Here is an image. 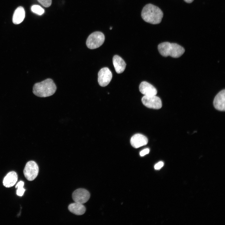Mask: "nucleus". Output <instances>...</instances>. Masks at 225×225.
<instances>
[{
  "label": "nucleus",
  "instance_id": "obj_6",
  "mask_svg": "<svg viewBox=\"0 0 225 225\" xmlns=\"http://www.w3.org/2000/svg\"><path fill=\"white\" fill-rule=\"evenodd\" d=\"M142 101L145 106L151 108L159 109L162 106L160 98L156 95H144L142 98Z\"/></svg>",
  "mask_w": 225,
  "mask_h": 225
},
{
  "label": "nucleus",
  "instance_id": "obj_15",
  "mask_svg": "<svg viewBox=\"0 0 225 225\" xmlns=\"http://www.w3.org/2000/svg\"><path fill=\"white\" fill-rule=\"evenodd\" d=\"M25 17V12L24 8L21 6L19 7L15 10L12 17L13 22L15 24H19L23 20Z\"/></svg>",
  "mask_w": 225,
  "mask_h": 225
},
{
  "label": "nucleus",
  "instance_id": "obj_1",
  "mask_svg": "<svg viewBox=\"0 0 225 225\" xmlns=\"http://www.w3.org/2000/svg\"><path fill=\"white\" fill-rule=\"evenodd\" d=\"M163 16L162 10L158 7L150 3L146 5L141 12L143 19L147 22L153 24L159 23Z\"/></svg>",
  "mask_w": 225,
  "mask_h": 225
},
{
  "label": "nucleus",
  "instance_id": "obj_17",
  "mask_svg": "<svg viewBox=\"0 0 225 225\" xmlns=\"http://www.w3.org/2000/svg\"><path fill=\"white\" fill-rule=\"evenodd\" d=\"M31 9L33 12L40 15L42 14L44 12V9L38 5H33Z\"/></svg>",
  "mask_w": 225,
  "mask_h": 225
},
{
  "label": "nucleus",
  "instance_id": "obj_4",
  "mask_svg": "<svg viewBox=\"0 0 225 225\" xmlns=\"http://www.w3.org/2000/svg\"><path fill=\"white\" fill-rule=\"evenodd\" d=\"M104 40L105 36L102 32L99 31L95 32L88 37L86 41V45L89 49H96L101 46Z\"/></svg>",
  "mask_w": 225,
  "mask_h": 225
},
{
  "label": "nucleus",
  "instance_id": "obj_9",
  "mask_svg": "<svg viewBox=\"0 0 225 225\" xmlns=\"http://www.w3.org/2000/svg\"><path fill=\"white\" fill-rule=\"evenodd\" d=\"M225 90L219 92L215 97L213 102V105L217 110L220 111L225 110Z\"/></svg>",
  "mask_w": 225,
  "mask_h": 225
},
{
  "label": "nucleus",
  "instance_id": "obj_2",
  "mask_svg": "<svg viewBox=\"0 0 225 225\" xmlns=\"http://www.w3.org/2000/svg\"><path fill=\"white\" fill-rule=\"evenodd\" d=\"M56 89V86L53 80L48 78L35 83L33 88V92L38 97H46L53 94Z\"/></svg>",
  "mask_w": 225,
  "mask_h": 225
},
{
  "label": "nucleus",
  "instance_id": "obj_11",
  "mask_svg": "<svg viewBox=\"0 0 225 225\" xmlns=\"http://www.w3.org/2000/svg\"><path fill=\"white\" fill-rule=\"evenodd\" d=\"M148 142V139L144 135L139 133L134 135L130 140L131 145L135 148L145 145Z\"/></svg>",
  "mask_w": 225,
  "mask_h": 225
},
{
  "label": "nucleus",
  "instance_id": "obj_12",
  "mask_svg": "<svg viewBox=\"0 0 225 225\" xmlns=\"http://www.w3.org/2000/svg\"><path fill=\"white\" fill-rule=\"evenodd\" d=\"M18 179L17 173L13 171L8 172L4 177L3 183V185L7 188H10L13 186Z\"/></svg>",
  "mask_w": 225,
  "mask_h": 225
},
{
  "label": "nucleus",
  "instance_id": "obj_7",
  "mask_svg": "<svg viewBox=\"0 0 225 225\" xmlns=\"http://www.w3.org/2000/svg\"><path fill=\"white\" fill-rule=\"evenodd\" d=\"M112 74L109 69L107 67L101 68L98 73V82L102 87L107 86L111 81Z\"/></svg>",
  "mask_w": 225,
  "mask_h": 225
},
{
  "label": "nucleus",
  "instance_id": "obj_16",
  "mask_svg": "<svg viewBox=\"0 0 225 225\" xmlns=\"http://www.w3.org/2000/svg\"><path fill=\"white\" fill-rule=\"evenodd\" d=\"M24 184V183L23 181H20L16 186V188H18L17 191V194L19 196H22L25 190L23 188Z\"/></svg>",
  "mask_w": 225,
  "mask_h": 225
},
{
  "label": "nucleus",
  "instance_id": "obj_3",
  "mask_svg": "<svg viewBox=\"0 0 225 225\" xmlns=\"http://www.w3.org/2000/svg\"><path fill=\"white\" fill-rule=\"evenodd\" d=\"M160 53L163 56H170L174 58H178L182 55L185 52L184 49L176 43L165 42L158 46Z\"/></svg>",
  "mask_w": 225,
  "mask_h": 225
},
{
  "label": "nucleus",
  "instance_id": "obj_10",
  "mask_svg": "<svg viewBox=\"0 0 225 225\" xmlns=\"http://www.w3.org/2000/svg\"><path fill=\"white\" fill-rule=\"evenodd\" d=\"M140 92L145 96L156 95L157 93L156 88L152 84L146 82H142L139 86Z\"/></svg>",
  "mask_w": 225,
  "mask_h": 225
},
{
  "label": "nucleus",
  "instance_id": "obj_8",
  "mask_svg": "<svg viewBox=\"0 0 225 225\" xmlns=\"http://www.w3.org/2000/svg\"><path fill=\"white\" fill-rule=\"evenodd\" d=\"M90 198V194L87 190L78 188L75 190L72 194V198L75 202L83 204L86 202Z\"/></svg>",
  "mask_w": 225,
  "mask_h": 225
},
{
  "label": "nucleus",
  "instance_id": "obj_5",
  "mask_svg": "<svg viewBox=\"0 0 225 225\" xmlns=\"http://www.w3.org/2000/svg\"><path fill=\"white\" fill-rule=\"evenodd\" d=\"M39 168L37 163L34 161H30L27 163L23 170V173L28 180L32 181L37 176Z\"/></svg>",
  "mask_w": 225,
  "mask_h": 225
},
{
  "label": "nucleus",
  "instance_id": "obj_21",
  "mask_svg": "<svg viewBox=\"0 0 225 225\" xmlns=\"http://www.w3.org/2000/svg\"><path fill=\"white\" fill-rule=\"evenodd\" d=\"M194 0H184V1L188 3H190L192 2Z\"/></svg>",
  "mask_w": 225,
  "mask_h": 225
},
{
  "label": "nucleus",
  "instance_id": "obj_13",
  "mask_svg": "<svg viewBox=\"0 0 225 225\" xmlns=\"http://www.w3.org/2000/svg\"><path fill=\"white\" fill-rule=\"evenodd\" d=\"M113 63L117 73H121L124 70L126 64L123 60L118 55H114L112 59Z\"/></svg>",
  "mask_w": 225,
  "mask_h": 225
},
{
  "label": "nucleus",
  "instance_id": "obj_19",
  "mask_svg": "<svg viewBox=\"0 0 225 225\" xmlns=\"http://www.w3.org/2000/svg\"><path fill=\"white\" fill-rule=\"evenodd\" d=\"M149 152V149L148 148H147L141 151L140 152V155L141 156H143L148 154Z\"/></svg>",
  "mask_w": 225,
  "mask_h": 225
},
{
  "label": "nucleus",
  "instance_id": "obj_20",
  "mask_svg": "<svg viewBox=\"0 0 225 225\" xmlns=\"http://www.w3.org/2000/svg\"><path fill=\"white\" fill-rule=\"evenodd\" d=\"M163 162H159L154 166V168L158 170L161 168L163 166Z\"/></svg>",
  "mask_w": 225,
  "mask_h": 225
},
{
  "label": "nucleus",
  "instance_id": "obj_14",
  "mask_svg": "<svg viewBox=\"0 0 225 225\" xmlns=\"http://www.w3.org/2000/svg\"><path fill=\"white\" fill-rule=\"evenodd\" d=\"M68 209L72 213L78 215L84 214L86 210L85 207L82 204L75 202L69 205Z\"/></svg>",
  "mask_w": 225,
  "mask_h": 225
},
{
  "label": "nucleus",
  "instance_id": "obj_18",
  "mask_svg": "<svg viewBox=\"0 0 225 225\" xmlns=\"http://www.w3.org/2000/svg\"><path fill=\"white\" fill-rule=\"evenodd\" d=\"M38 2L44 7L47 8L51 4L52 0H37Z\"/></svg>",
  "mask_w": 225,
  "mask_h": 225
}]
</instances>
